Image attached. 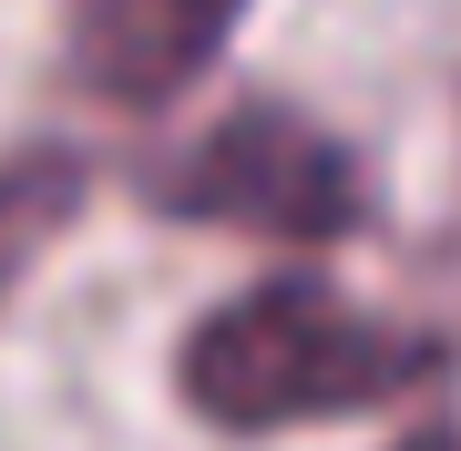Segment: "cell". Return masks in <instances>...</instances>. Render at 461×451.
<instances>
[{"label":"cell","mask_w":461,"mask_h":451,"mask_svg":"<svg viewBox=\"0 0 461 451\" xmlns=\"http://www.w3.org/2000/svg\"><path fill=\"white\" fill-rule=\"evenodd\" d=\"M441 369V338L400 329L379 308H348L318 277H267L247 298H226L185 338L175 390L185 410H205L215 431H297V420H348L379 410L400 390H420Z\"/></svg>","instance_id":"cell-1"},{"label":"cell","mask_w":461,"mask_h":451,"mask_svg":"<svg viewBox=\"0 0 461 451\" xmlns=\"http://www.w3.org/2000/svg\"><path fill=\"white\" fill-rule=\"evenodd\" d=\"M144 205L195 226H236V236H277V247H329L369 216L359 154L339 134H318L287 103H236L215 134H195L185 154L144 175Z\"/></svg>","instance_id":"cell-2"},{"label":"cell","mask_w":461,"mask_h":451,"mask_svg":"<svg viewBox=\"0 0 461 451\" xmlns=\"http://www.w3.org/2000/svg\"><path fill=\"white\" fill-rule=\"evenodd\" d=\"M247 0H62L72 72L103 103H175L226 51Z\"/></svg>","instance_id":"cell-3"},{"label":"cell","mask_w":461,"mask_h":451,"mask_svg":"<svg viewBox=\"0 0 461 451\" xmlns=\"http://www.w3.org/2000/svg\"><path fill=\"white\" fill-rule=\"evenodd\" d=\"M83 195H93V165L72 144H32V154L0 165V298L62 247V226L83 216Z\"/></svg>","instance_id":"cell-4"},{"label":"cell","mask_w":461,"mask_h":451,"mask_svg":"<svg viewBox=\"0 0 461 451\" xmlns=\"http://www.w3.org/2000/svg\"><path fill=\"white\" fill-rule=\"evenodd\" d=\"M400 451H461V441H441V431H420V441H400Z\"/></svg>","instance_id":"cell-5"}]
</instances>
